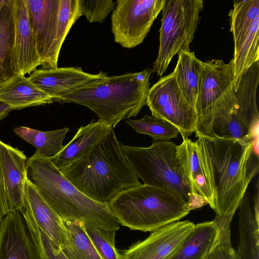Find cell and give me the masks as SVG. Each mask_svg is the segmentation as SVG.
<instances>
[{
  "mask_svg": "<svg viewBox=\"0 0 259 259\" xmlns=\"http://www.w3.org/2000/svg\"><path fill=\"white\" fill-rule=\"evenodd\" d=\"M177 145L170 141H154L148 147L123 145L122 153L137 177L144 184L163 187L179 195L188 211L208 204L197 195L178 157Z\"/></svg>",
  "mask_w": 259,
  "mask_h": 259,
  "instance_id": "obj_6",
  "label": "cell"
},
{
  "mask_svg": "<svg viewBox=\"0 0 259 259\" xmlns=\"http://www.w3.org/2000/svg\"><path fill=\"white\" fill-rule=\"evenodd\" d=\"M12 110L9 105L0 101V120L4 119Z\"/></svg>",
  "mask_w": 259,
  "mask_h": 259,
  "instance_id": "obj_35",
  "label": "cell"
},
{
  "mask_svg": "<svg viewBox=\"0 0 259 259\" xmlns=\"http://www.w3.org/2000/svg\"><path fill=\"white\" fill-rule=\"evenodd\" d=\"M85 227L87 234L102 259H120L115 247V231Z\"/></svg>",
  "mask_w": 259,
  "mask_h": 259,
  "instance_id": "obj_31",
  "label": "cell"
},
{
  "mask_svg": "<svg viewBox=\"0 0 259 259\" xmlns=\"http://www.w3.org/2000/svg\"><path fill=\"white\" fill-rule=\"evenodd\" d=\"M178 157L186 175L189 179L194 193L205 198L212 208L213 197L205 181L203 171L194 148L193 141L188 138L177 146Z\"/></svg>",
  "mask_w": 259,
  "mask_h": 259,
  "instance_id": "obj_27",
  "label": "cell"
},
{
  "mask_svg": "<svg viewBox=\"0 0 259 259\" xmlns=\"http://www.w3.org/2000/svg\"><path fill=\"white\" fill-rule=\"evenodd\" d=\"M259 82V61L243 74L235 96L236 103L228 119L215 121L213 136L247 142L258 135L259 114L256 94Z\"/></svg>",
  "mask_w": 259,
  "mask_h": 259,
  "instance_id": "obj_9",
  "label": "cell"
},
{
  "mask_svg": "<svg viewBox=\"0 0 259 259\" xmlns=\"http://www.w3.org/2000/svg\"><path fill=\"white\" fill-rule=\"evenodd\" d=\"M15 133L22 139L34 146L36 152L46 158H52L57 155L63 148V143L68 127L50 131H41L26 126L16 127Z\"/></svg>",
  "mask_w": 259,
  "mask_h": 259,
  "instance_id": "obj_29",
  "label": "cell"
},
{
  "mask_svg": "<svg viewBox=\"0 0 259 259\" xmlns=\"http://www.w3.org/2000/svg\"><path fill=\"white\" fill-rule=\"evenodd\" d=\"M32 238L35 245L38 259H50L37 240L32 236Z\"/></svg>",
  "mask_w": 259,
  "mask_h": 259,
  "instance_id": "obj_36",
  "label": "cell"
},
{
  "mask_svg": "<svg viewBox=\"0 0 259 259\" xmlns=\"http://www.w3.org/2000/svg\"><path fill=\"white\" fill-rule=\"evenodd\" d=\"M255 192L253 197V213L255 221L259 224V183L257 181Z\"/></svg>",
  "mask_w": 259,
  "mask_h": 259,
  "instance_id": "obj_34",
  "label": "cell"
},
{
  "mask_svg": "<svg viewBox=\"0 0 259 259\" xmlns=\"http://www.w3.org/2000/svg\"><path fill=\"white\" fill-rule=\"evenodd\" d=\"M238 221L240 259H259V224L255 220L249 198L244 194L239 206Z\"/></svg>",
  "mask_w": 259,
  "mask_h": 259,
  "instance_id": "obj_24",
  "label": "cell"
},
{
  "mask_svg": "<svg viewBox=\"0 0 259 259\" xmlns=\"http://www.w3.org/2000/svg\"><path fill=\"white\" fill-rule=\"evenodd\" d=\"M19 75L15 50L14 0H5L0 9V87Z\"/></svg>",
  "mask_w": 259,
  "mask_h": 259,
  "instance_id": "obj_22",
  "label": "cell"
},
{
  "mask_svg": "<svg viewBox=\"0 0 259 259\" xmlns=\"http://www.w3.org/2000/svg\"><path fill=\"white\" fill-rule=\"evenodd\" d=\"M28 213L38 227L56 245L61 247L66 240L62 219L27 179L22 206L19 210Z\"/></svg>",
  "mask_w": 259,
  "mask_h": 259,
  "instance_id": "obj_18",
  "label": "cell"
},
{
  "mask_svg": "<svg viewBox=\"0 0 259 259\" xmlns=\"http://www.w3.org/2000/svg\"><path fill=\"white\" fill-rule=\"evenodd\" d=\"M15 50L19 71L25 75L42 65L30 28L26 0H14Z\"/></svg>",
  "mask_w": 259,
  "mask_h": 259,
  "instance_id": "obj_19",
  "label": "cell"
},
{
  "mask_svg": "<svg viewBox=\"0 0 259 259\" xmlns=\"http://www.w3.org/2000/svg\"><path fill=\"white\" fill-rule=\"evenodd\" d=\"M0 259H38L21 212L9 213L0 223Z\"/></svg>",
  "mask_w": 259,
  "mask_h": 259,
  "instance_id": "obj_16",
  "label": "cell"
},
{
  "mask_svg": "<svg viewBox=\"0 0 259 259\" xmlns=\"http://www.w3.org/2000/svg\"><path fill=\"white\" fill-rule=\"evenodd\" d=\"M107 76L102 71L98 74L87 73L81 67H57L36 69L28 78L54 101L60 96Z\"/></svg>",
  "mask_w": 259,
  "mask_h": 259,
  "instance_id": "obj_15",
  "label": "cell"
},
{
  "mask_svg": "<svg viewBox=\"0 0 259 259\" xmlns=\"http://www.w3.org/2000/svg\"><path fill=\"white\" fill-rule=\"evenodd\" d=\"M230 63L212 59L203 62L196 102V136H213L212 127L229 118L236 103Z\"/></svg>",
  "mask_w": 259,
  "mask_h": 259,
  "instance_id": "obj_7",
  "label": "cell"
},
{
  "mask_svg": "<svg viewBox=\"0 0 259 259\" xmlns=\"http://www.w3.org/2000/svg\"><path fill=\"white\" fill-rule=\"evenodd\" d=\"M5 0H0V9L1 8V7L2 6V5H3V4L5 3Z\"/></svg>",
  "mask_w": 259,
  "mask_h": 259,
  "instance_id": "obj_37",
  "label": "cell"
},
{
  "mask_svg": "<svg viewBox=\"0 0 259 259\" xmlns=\"http://www.w3.org/2000/svg\"><path fill=\"white\" fill-rule=\"evenodd\" d=\"M194 150L213 197L216 216L231 221L253 178L258 162L253 159L254 140L245 142L199 136Z\"/></svg>",
  "mask_w": 259,
  "mask_h": 259,
  "instance_id": "obj_1",
  "label": "cell"
},
{
  "mask_svg": "<svg viewBox=\"0 0 259 259\" xmlns=\"http://www.w3.org/2000/svg\"><path fill=\"white\" fill-rule=\"evenodd\" d=\"M186 204L169 189L141 184L123 191L107 205L120 225L151 232L187 215Z\"/></svg>",
  "mask_w": 259,
  "mask_h": 259,
  "instance_id": "obj_5",
  "label": "cell"
},
{
  "mask_svg": "<svg viewBox=\"0 0 259 259\" xmlns=\"http://www.w3.org/2000/svg\"><path fill=\"white\" fill-rule=\"evenodd\" d=\"M66 240L60 247L67 259H102L80 223L63 221Z\"/></svg>",
  "mask_w": 259,
  "mask_h": 259,
  "instance_id": "obj_28",
  "label": "cell"
},
{
  "mask_svg": "<svg viewBox=\"0 0 259 259\" xmlns=\"http://www.w3.org/2000/svg\"><path fill=\"white\" fill-rule=\"evenodd\" d=\"M111 17L115 42L134 48L142 44L162 11L164 0H118Z\"/></svg>",
  "mask_w": 259,
  "mask_h": 259,
  "instance_id": "obj_11",
  "label": "cell"
},
{
  "mask_svg": "<svg viewBox=\"0 0 259 259\" xmlns=\"http://www.w3.org/2000/svg\"><path fill=\"white\" fill-rule=\"evenodd\" d=\"M203 62L196 57L194 52L183 51L178 54V61L172 71L183 96L194 108Z\"/></svg>",
  "mask_w": 259,
  "mask_h": 259,
  "instance_id": "obj_25",
  "label": "cell"
},
{
  "mask_svg": "<svg viewBox=\"0 0 259 259\" xmlns=\"http://www.w3.org/2000/svg\"><path fill=\"white\" fill-rule=\"evenodd\" d=\"M146 105L152 116L175 125L183 140L195 132L197 121L196 109L183 96L173 72L161 77L150 88Z\"/></svg>",
  "mask_w": 259,
  "mask_h": 259,
  "instance_id": "obj_12",
  "label": "cell"
},
{
  "mask_svg": "<svg viewBox=\"0 0 259 259\" xmlns=\"http://www.w3.org/2000/svg\"><path fill=\"white\" fill-rule=\"evenodd\" d=\"M230 224L216 216L212 221L195 224L170 259H205L219 242L223 229Z\"/></svg>",
  "mask_w": 259,
  "mask_h": 259,
  "instance_id": "obj_20",
  "label": "cell"
},
{
  "mask_svg": "<svg viewBox=\"0 0 259 259\" xmlns=\"http://www.w3.org/2000/svg\"><path fill=\"white\" fill-rule=\"evenodd\" d=\"M205 259H240L231 244L230 226L223 229L219 242Z\"/></svg>",
  "mask_w": 259,
  "mask_h": 259,
  "instance_id": "obj_33",
  "label": "cell"
},
{
  "mask_svg": "<svg viewBox=\"0 0 259 259\" xmlns=\"http://www.w3.org/2000/svg\"><path fill=\"white\" fill-rule=\"evenodd\" d=\"M78 0H59L56 34L43 68L58 67L60 51L71 28L81 16Z\"/></svg>",
  "mask_w": 259,
  "mask_h": 259,
  "instance_id": "obj_26",
  "label": "cell"
},
{
  "mask_svg": "<svg viewBox=\"0 0 259 259\" xmlns=\"http://www.w3.org/2000/svg\"><path fill=\"white\" fill-rule=\"evenodd\" d=\"M29 21L43 67L56 34L59 0H26Z\"/></svg>",
  "mask_w": 259,
  "mask_h": 259,
  "instance_id": "obj_17",
  "label": "cell"
},
{
  "mask_svg": "<svg viewBox=\"0 0 259 259\" xmlns=\"http://www.w3.org/2000/svg\"><path fill=\"white\" fill-rule=\"evenodd\" d=\"M60 170L80 192L105 205L123 191L142 184L112 127L89 153Z\"/></svg>",
  "mask_w": 259,
  "mask_h": 259,
  "instance_id": "obj_2",
  "label": "cell"
},
{
  "mask_svg": "<svg viewBox=\"0 0 259 259\" xmlns=\"http://www.w3.org/2000/svg\"><path fill=\"white\" fill-rule=\"evenodd\" d=\"M126 123L136 132L149 136L154 141H168L177 138L180 131L174 124L165 120L145 114L140 119H128Z\"/></svg>",
  "mask_w": 259,
  "mask_h": 259,
  "instance_id": "obj_30",
  "label": "cell"
},
{
  "mask_svg": "<svg viewBox=\"0 0 259 259\" xmlns=\"http://www.w3.org/2000/svg\"><path fill=\"white\" fill-rule=\"evenodd\" d=\"M229 16L234 45L229 63L235 92L244 72L259 60V0L234 1Z\"/></svg>",
  "mask_w": 259,
  "mask_h": 259,
  "instance_id": "obj_10",
  "label": "cell"
},
{
  "mask_svg": "<svg viewBox=\"0 0 259 259\" xmlns=\"http://www.w3.org/2000/svg\"><path fill=\"white\" fill-rule=\"evenodd\" d=\"M82 16L90 23H103L115 6L112 0H78Z\"/></svg>",
  "mask_w": 259,
  "mask_h": 259,
  "instance_id": "obj_32",
  "label": "cell"
},
{
  "mask_svg": "<svg viewBox=\"0 0 259 259\" xmlns=\"http://www.w3.org/2000/svg\"><path fill=\"white\" fill-rule=\"evenodd\" d=\"M152 69L107 76L57 98L60 103L85 106L113 128L136 116L146 105Z\"/></svg>",
  "mask_w": 259,
  "mask_h": 259,
  "instance_id": "obj_4",
  "label": "cell"
},
{
  "mask_svg": "<svg viewBox=\"0 0 259 259\" xmlns=\"http://www.w3.org/2000/svg\"><path fill=\"white\" fill-rule=\"evenodd\" d=\"M195 224L176 221L152 232L148 237L119 251L120 259H170L191 232Z\"/></svg>",
  "mask_w": 259,
  "mask_h": 259,
  "instance_id": "obj_14",
  "label": "cell"
},
{
  "mask_svg": "<svg viewBox=\"0 0 259 259\" xmlns=\"http://www.w3.org/2000/svg\"><path fill=\"white\" fill-rule=\"evenodd\" d=\"M0 101L12 110L52 103L53 98L25 75H19L0 87Z\"/></svg>",
  "mask_w": 259,
  "mask_h": 259,
  "instance_id": "obj_23",
  "label": "cell"
},
{
  "mask_svg": "<svg viewBox=\"0 0 259 259\" xmlns=\"http://www.w3.org/2000/svg\"><path fill=\"white\" fill-rule=\"evenodd\" d=\"M202 0H164L159 30V46L152 72L161 76L172 58L183 51L190 52L197 29Z\"/></svg>",
  "mask_w": 259,
  "mask_h": 259,
  "instance_id": "obj_8",
  "label": "cell"
},
{
  "mask_svg": "<svg viewBox=\"0 0 259 259\" xmlns=\"http://www.w3.org/2000/svg\"><path fill=\"white\" fill-rule=\"evenodd\" d=\"M111 127L100 119L80 126L72 140L57 155L50 159L59 170L68 166L89 153L105 137Z\"/></svg>",
  "mask_w": 259,
  "mask_h": 259,
  "instance_id": "obj_21",
  "label": "cell"
},
{
  "mask_svg": "<svg viewBox=\"0 0 259 259\" xmlns=\"http://www.w3.org/2000/svg\"><path fill=\"white\" fill-rule=\"evenodd\" d=\"M27 178L63 221L116 232L120 223L107 205L96 202L77 190L49 158L36 152L27 160Z\"/></svg>",
  "mask_w": 259,
  "mask_h": 259,
  "instance_id": "obj_3",
  "label": "cell"
},
{
  "mask_svg": "<svg viewBox=\"0 0 259 259\" xmlns=\"http://www.w3.org/2000/svg\"><path fill=\"white\" fill-rule=\"evenodd\" d=\"M27 160L23 151L0 140V223L22 206L28 179Z\"/></svg>",
  "mask_w": 259,
  "mask_h": 259,
  "instance_id": "obj_13",
  "label": "cell"
}]
</instances>
